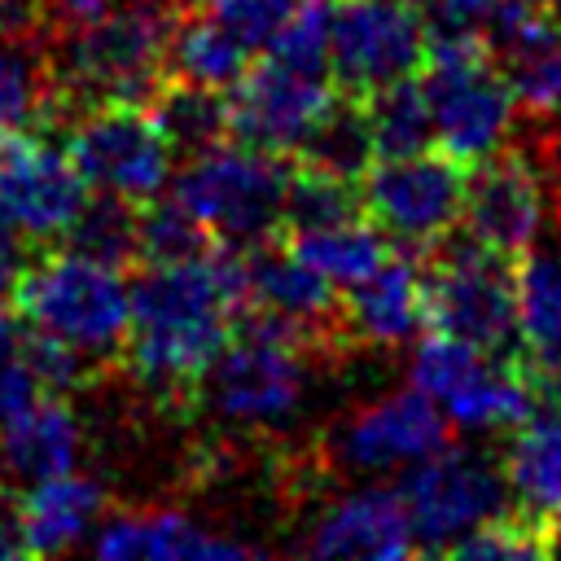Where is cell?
Listing matches in <instances>:
<instances>
[{
	"mask_svg": "<svg viewBox=\"0 0 561 561\" xmlns=\"http://www.w3.org/2000/svg\"><path fill=\"white\" fill-rule=\"evenodd\" d=\"M48 31L44 0H0V39H39Z\"/></svg>",
	"mask_w": 561,
	"mask_h": 561,
	"instance_id": "obj_38",
	"label": "cell"
},
{
	"mask_svg": "<svg viewBox=\"0 0 561 561\" xmlns=\"http://www.w3.org/2000/svg\"><path fill=\"white\" fill-rule=\"evenodd\" d=\"M329 22H333V0H298L285 26L272 35L267 57L298 66V70L329 75Z\"/></svg>",
	"mask_w": 561,
	"mask_h": 561,
	"instance_id": "obj_34",
	"label": "cell"
},
{
	"mask_svg": "<svg viewBox=\"0 0 561 561\" xmlns=\"http://www.w3.org/2000/svg\"><path fill=\"white\" fill-rule=\"evenodd\" d=\"M364 215L359 206V180H342L333 171L320 167H289L285 180V202H280V237L285 232H302V228H324V224H342Z\"/></svg>",
	"mask_w": 561,
	"mask_h": 561,
	"instance_id": "obj_29",
	"label": "cell"
},
{
	"mask_svg": "<svg viewBox=\"0 0 561 561\" xmlns=\"http://www.w3.org/2000/svg\"><path fill=\"white\" fill-rule=\"evenodd\" d=\"M48 92V57L39 39H0V140L35 127Z\"/></svg>",
	"mask_w": 561,
	"mask_h": 561,
	"instance_id": "obj_31",
	"label": "cell"
},
{
	"mask_svg": "<svg viewBox=\"0 0 561 561\" xmlns=\"http://www.w3.org/2000/svg\"><path fill=\"white\" fill-rule=\"evenodd\" d=\"M92 548L105 561H167V557H180V561L219 557V561H228V557H259L254 543L232 539V535H215V530H206L193 517L171 513V508H127V513H114L96 530Z\"/></svg>",
	"mask_w": 561,
	"mask_h": 561,
	"instance_id": "obj_21",
	"label": "cell"
},
{
	"mask_svg": "<svg viewBox=\"0 0 561 561\" xmlns=\"http://www.w3.org/2000/svg\"><path fill=\"white\" fill-rule=\"evenodd\" d=\"M215 237L175 202V197H149L140 202V232H136V259L140 263H180L210 245Z\"/></svg>",
	"mask_w": 561,
	"mask_h": 561,
	"instance_id": "obj_33",
	"label": "cell"
},
{
	"mask_svg": "<svg viewBox=\"0 0 561 561\" xmlns=\"http://www.w3.org/2000/svg\"><path fill=\"white\" fill-rule=\"evenodd\" d=\"M557 224H561V219H557Z\"/></svg>",
	"mask_w": 561,
	"mask_h": 561,
	"instance_id": "obj_44",
	"label": "cell"
},
{
	"mask_svg": "<svg viewBox=\"0 0 561 561\" xmlns=\"http://www.w3.org/2000/svg\"><path fill=\"white\" fill-rule=\"evenodd\" d=\"M508 495L522 513L561 526V394L539 386V403L508 430L500 447Z\"/></svg>",
	"mask_w": 561,
	"mask_h": 561,
	"instance_id": "obj_20",
	"label": "cell"
},
{
	"mask_svg": "<svg viewBox=\"0 0 561 561\" xmlns=\"http://www.w3.org/2000/svg\"><path fill=\"white\" fill-rule=\"evenodd\" d=\"M359 206L364 219H373L390 241L408 250H434L460 228L465 162L443 149L377 158L359 175Z\"/></svg>",
	"mask_w": 561,
	"mask_h": 561,
	"instance_id": "obj_10",
	"label": "cell"
},
{
	"mask_svg": "<svg viewBox=\"0 0 561 561\" xmlns=\"http://www.w3.org/2000/svg\"><path fill=\"white\" fill-rule=\"evenodd\" d=\"M105 513V491L101 482L83 473H57L44 482H31L22 495V535L31 557H53L75 548Z\"/></svg>",
	"mask_w": 561,
	"mask_h": 561,
	"instance_id": "obj_23",
	"label": "cell"
},
{
	"mask_svg": "<svg viewBox=\"0 0 561 561\" xmlns=\"http://www.w3.org/2000/svg\"><path fill=\"white\" fill-rule=\"evenodd\" d=\"M44 4H48V26L53 31L83 26V22L101 18L105 9H114V0H44Z\"/></svg>",
	"mask_w": 561,
	"mask_h": 561,
	"instance_id": "obj_39",
	"label": "cell"
},
{
	"mask_svg": "<svg viewBox=\"0 0 561 561\" xmlns=\"http://www.w3.org/2000/svg\"><path fill=\"white\" fill-rule=\"evenodd\" d=\"M337 324L346 346L399 351L421 337L425 320V276L412 259H386L373 276L346 289L337 302Z\"/></svg>",
	"mask_w": 561,
	"mask_h": 561,
	"instance_id": "obj_19",
	"label": "cell"
},
{
	"mask_svg": "<svg viewBox=\"0 0 561 561\" xmlns=\"http://www.w3.org/2000/svg\"><path fill=\"white\" fill-rule=\"evenodd\" d=\"M421 92L430 105L434 145L465 167L500 153L522 123L504 70L473 35H430Z\"/></svg>",
	"mask_w": 561,
	"mask_h": 561,
	"instance_id": "obj_4",
	"label": "cell"
},
{
	"mask_svg": "<svg viewBox=\"0 0 561 561\" xmlns=\"http://www.w3.org/2000/svg\"><path fill=\"white\" fill-rule=\"evenodd\" d=\"M337 302H342L337 285H329L316 267H307L289 245H272V237L245 245V307L285 320L329 355L346 346L337 324Z\"/></svg>",
	"mask_w": 561,
	"mask_h": 561,
	"instance_id": "obj_17",
	"label": "cell"
},
{
	"mask_svg": "<svg viewBox=\"0 0 561 561\" xmlns=\"http://www.w3.org/2000/svg\"><path fill=\"white\" fill-rule=\"evenodd\" d=\"M482 44L504 70L517 114L530 127L561 114V22L552 4L508 0Z\"/></svg>",
	"mask_w": 561,
	"mask_h": 561,
	"instance_id": "obj_16",
	"label": "cell"
},
{
	"mask_svg": "<svg viewBox=\"0 0 561 561\" xmlns=\"http://www.w3.org/2000/svg\"><path fill=\"white\" fill-rule=\"evenodd\" d=\"M18 316L70 346L101 377H110L127 355L131 333V285L123 267L88 259L79 250L35 254L13 285Z\"/></svg>",
	"mask_w": 561,
	"mask_h": 561,
	"instance_id": "obj_2",
	"label": "cell"
},
{
	"mask_svg": "<svg viewBox=\"0 0 561 561\" xmlns=\"http://www.w3.org/2000/svg\"><path fill=\"white\" fill-rule=\"evenodd\" d=\"M430 22L416 0H333L329 75L337 92L368 96L386 83L421 75Z\"/></svg>",
	"mask_w": 561,
	"mask_h": 561,
	"instance_id": "obj_11",
	"label": "cell"
},
{
	"mask_svg": "<svg viewBox=\"0 0 561 561\" xmlns=\"http://www.w3.org/2000/svg\"><path fill=\"white\" fill-rule=\"evenodd\" d=\"M26 263H31L26 259V237H18L9 224H0V298L13 294V285H18Z\"/></svg>",
	"mask_w": 561,
	"mask_h": 561,
	"instance_id": "obj_40",
	"label": "cell"
},
{
	"mask_svg": "<svg viewBox=\"0 0 561 561\" xmlns=\"http://www.w3.org/2000/svg\"><path fill=\"white\" fill-rule=\"evenodd\" d=\"M26 535H22V500L0 491V557H22Z\"/></svg>",
	"mask_w": 561,
	"mask_h": 561,
	"instance_id": "obj_41",
	"label": "cell"
},
{
	"mask_svg": "<svg viewBox=\"0 0 561 561\" xmlns=\"http://www.w3.org/2000/svg\"><path fill=\"white\" fill-rule=\"evenodd\" d=\"M561 219V188L530 145H504L465 175L460 228L478 245L522 263Z\"/></svg>",
	"mask_w": 561,
	"mask_h": 561,
	"instance_id": "obj_8",
	"label": "cell"
},
{
	"mask_svg": "<svg viewBox=\"0 0 561 561\" xmlns=\"http://www.w3.org/2000/svg\"><path fill=\"white\" fill-rule=\"evenodd\" d=\"M83 451V430L61 394H39L26 408L0 416V469L18 482H44L70 473Z\"/></svg>",
	"mask_w": 561,
	"mask_h": 561,
	"instance_id": "obj_22",
	"label": "cell"
},
{
	"mask_svg": "<svg viewBox=\"0 0 561 561\" xmlns=\"http://www.w3.org/2000/svg\"><path fill=\"white\" fill-rule=\"evenodd\" d=\"M298 162L320 167V171H333V175H342V180H359V175L377 162L364 101L337 92V96L329 101V110L320 114V123L311 127V136L302 140Z\"/></svg>",
	"mask_w": 561,
	"mask_h": 561,
	"instance_id": "obj_27",
	"label": "cell"
},
{
	"mask_svg": "<svg viewBox=\"0 0 561 561\" xmlns=\"http://www.w3.org/2000/svg\"><path fill=\"white\" fill-rule=\"evenodd\" d=\"M421 552H447L456 539L508 508V482L491 451L482 447H438L408 465L394 486Z\"/></svg>",
	"mask_w": 561,
	"mask_h": 561,
	"instance_id": "obj_9",
	"label": "cell"
},
{
	"mask_svg": "<svg viewBox=\"0 0 561 561\" xmlns=\"http://www.w3.org/2000/svg\"><path fill=\"white\" fill-rule=\"evenodd\" d=\"M285 245L337 289L359 285L364 276H373L390 259V237L364 215L342 219V224H324V228L285 232Z\"/></svg>",
	"mask_w": 561,
	"mask_h": 561,
	"instance_id": "obj_25",
	"label": "cell"
},
{
	"mask_svg": "<svg viewBox=\"0 0 561 561\" xmlns=\"http://www.w3.org/2000/svg\"><path fill=\"white\" fill-rule=\"evenodd\" d=\"M250 44L237 39L215 13L202 9V0L193 9H184L171 26V48H167V70L171 79L184 83H202V88H219L232 92L241 83V75L250 70Z\"/></svg>",
	"mask_w": 561,
	"mask_h": 561,
	"instance_id": "obj_24",
	"label": "cell"
},
{
	"mask_svg": "<svg viewBox=\"0 0 561 561\" xmlns=\"http://www.w3.org/2000/svg\"><path fill=\"white\" fill-rule=\"evenodd\" d=\"M535 4H557V0H535Z\"/></svg>",
	"mask_w": 561,
	"mask_h": 561,
	"instance_id": "obj_43",
	"label": "cell"
},
{
	"mask_svg": "<svg viewBox=\"0 0 561 561\" xmlns=\"http://www.w3.org/2000/svg\"><path fill=\"white\" fill-rule=\"evenodd\" d=\"M329 355L307 333L272 320L254 307L237 316L228 346L206 368L197 399L228 425V430H276L285 425L311 390V359Z\"/></svg>",
	"mask_w": 561,
	"mask_h": 561,
	"instance_id": "obj_3",
	"label": "cell"
},
{
	"mask_svg": "<svg viewBox=\"0 0 561 561\" xmlns=\"http://www.w3.org/2000/svg\"><path fill=\"white\" fill-rule=\"evenodd\" d=\"M285 180H289V162L280 153L228 136L184 162V171L171 184V197L215 241L254 245L280 232Z\"/></svg>",
	"mask_w": 561,
	"mask_h": 561,
	"instance_id": "obj_6",
	"label": "cell"
},
{
	"mask_svg": "<svg viewBox=\"0 0 561 561\" xmlns=\"http://www.w3.org/2000/svg\"><path fill=\"white\" fill-rule=\"evenodd\" d=\"M136 232H140V202H127L118 193L88 197L75 224L66 228V250H79L88 259L127 267L136 263Z\"/></svg>",
	"mask_w": 561,
	"mask_h": 561,
	"instance_id": "obj_30",
	"label": "cell"
},
{
	"mask_svg": "<svg viewBox=\"0 0 561 561\" xmlns=\"http://www.w3.org/2000/svg\"><path fill=\"white\" fill-rule=\"evenodd\" d=\"M530 149L539 153V162L552 171V180L561 188V114L548 118V123H535V145Z\"/></svg>",
	"mask_w": 561,
	"mask_h": 561,
	"instance_id": "obj_42",
	"label": "cell"
},
{
	"mask_svg": "<svg viewBox=\"0 0 561 561\" xmlns=\"http://www.w3.org/2000/svg\"><path fill=\"white\" fill-rule=\"evenodd\" d=\"M425 320L438 333L465 337L486 351H508L522 337L517 263L465 241H438L425 263Z\"/></svg>",
	"mask_w": 561,
	"mask_h": 561,
	"instance_id": "obj_7",
	"label": "cell"
},
{
	"mask_svg": "<svg viewBox=\"0 0 561 561\" xmlns=\"http://www.w3.org/2000/svg\"><path fill=\"white\" fill-rule=\"evenodd\" d=\"M245 311V245L210 241L180 263H145L131 285L127 368L162 408L197 403V386Z\"/></svg>",
	"mask_w": 561,
	"mask_h": 561,
	"instance_id": "obj_1",
	"label": "cell"
},
{
	"mask_svg": "<svg viewBox=\"0 0 561 561\" xmlns=\"http://www.w3.org/2000/svg\"><path fill=\"white\" fill-rule=\"evenodd\" d=\"M298 0H202L206 13H215L237 39H245L250 48H267L272 35L285 26V18L294 13Z\"/></svg>",
	"mask_w": 561,
	"mask_h": 561,
	"instance_id": "obj_36",
	"label": "cell"
},
{
	"mask_svg": "<svg viewBox=\"0 0 561 561\" xmlns=\"http://www.w3.org/2000/svg\"><path fill=\"white\" fill-rule=\"evenodd\" d=\"M359 101H364V114H368L377 158H399V153H416V149L434 145L430 105H425V92H421L416 75L399 79V83H386V88H377Z\"/></svg>",
	"mask_w": 561,
	"mask_h": 561,
	"instance_id": "obj_28",
	"label": "cell"
},
{
	"mask_svg": "<svg viewBox=\"0 0 561 561\" xmlns=\"http://www.w3.org/2000/svg\"><path fill=\"white\" fill-rule=\"evenodd\" d=\"M408 377L465 434H508L539 403V377L526 355L486 351L438 329L416 337Z\"/></svg>",
	"mask_w": 561,
	"mask_h": 561,
	"instance_id": "obj_5",
	"label": "cell"
},
{
	"mask_svg": "<svg viewBox=\"0 0 561 561\" xmlns=\"http://www.w3.org/2000/svg\"><path fill=\"white\" fill-rule=\"evenodd\" d=\"M333 88L324 70H298L276 57H263L241 75V83L228 96L232 136L267 149V153H298L320 114L329 110Z\"/></svg>",
	"mask_w": 561,
	"mask_h": 561,
	"instance_id": "obj_15",
	"label": "cell"
},
{
	"mask_svg": "<svg viewBox=\"0 0 561 561\" xmlns=\"http://www.w3.org/2000/svg\"><path fill=\"white\" fill-rule=\"evenodd\" d=\"M416 4L430 22V35H473V39H482L508 0H416Z\"/></svg>",
	"mask_w": 561,
	"mask_h": 561,
	"instance_id": "obj_37",
	"label": "cell"
},
{
	"mask_svg": "<svg viewBox=\"0 0 561 561\" xmlns=\"http://www.w3.org/2000/svg\"><path fill=\"white\" fill-rule=\"evenodd\" d=\"M66 149L96 193L149 202L167 188L175 149L149 105H96L66 127Z\"/></svg>",
	"mask_w": 561,
	"mask_h": 561,
	"instance_id": "obj_13",
	"label": "cell"
},
{
	"mask_svg": "<svg viewBox=\"0 0 561 561\" xmlns=\"http://www.w3.org/2000/svg\"><path fill=\"white\" fill-rule=\"evenodd\" d=\"M311 557H364V561H394L416 552L408 513L399 491L390 486H355L346 495H333L298 539Z\"/></svg>",
	"mask_w": 561,
	"mask_h": 561,
	"instance_id": "obj_18",
	"label": "cell"
},
{
	"mask_svg": "<svg viewBox=\"0 0 561 561\" xmlns=\"http://www.w3.org/2000/svg\"><path fill=\"white\" fill-rule=\"evenodd\" d=\"M162 136L171 140L175 153L193 158L219 140L232 136V114H228V96L219 88H202V83H184V79H167L162 92L149 101Z\"/></svg>",
	"mask_w": 561,
	"mask_h": 561,
	"instance_id": "obj_26",
	"label": "cell"
},
{
	"mask_svg": "<svg viewBox=\"0 0 561 561\" xmlns=\"http://www.w3.org/2000/svg\"><path fill=\"white\" fill-rule=\"evenodd\" d=\"M88 202V180L79 175L66 140L48 127L13 131L0 140V224L26 241H61Z\"/></svg>",
	"mask_w": 561,
	"mask_h": 561,
	"instance_id": "obj_14",
	"label": "cell"
},
{
	"mask_svg": "<svg viewBox=\"0 0 561 561\" xmlns=\"http://www.w3.org/2000/svg\"><path fill=\"white\" fill-rule=\"evenodd\" d=\"M39 394L44 390H39L35 368H31V355H26V320L13 316L0 302V416L26 408Z\"/></svg>",
	"mask_w": 561,
	"mask_h": 561,
	"instance_id": "obj_35",
	"label": "cell"
},
{
	"mask_svg": "<svg viewBox=\"0 0 561 561\" xmlns=\"http://www.w3.org/2000/svg\"><path fill=\"white\" fill-rule=\"evenodd\" d=\"M447 416L425 390L399 386L337 416L324 434L320 460L337 473H394L438 451L447 443Z\"/></svg>",
	"mask_w": 561,
	"mask_h": 561,
	"instance_id": "obj_12",
	"label": "cell"
},
{
	"mask_svg": "<svg viewBox=\"0 0 561 561\" xmlns=\"http://www.w3.org/2000/svg\"><path fill=\"white\" fill-rule=\"evenodd\" d=\"M561 526H548L530 513H495L491 522H482L478 530H469L465 539H456L447 552L451 557H473V561H526V557H548L561 548L557 539Z\"/></svg>",
	"mask_w": 561,
	"mask_h": 561,
	"instance_id": "obj_32",
	"label": "cell"
}]
</instances>
